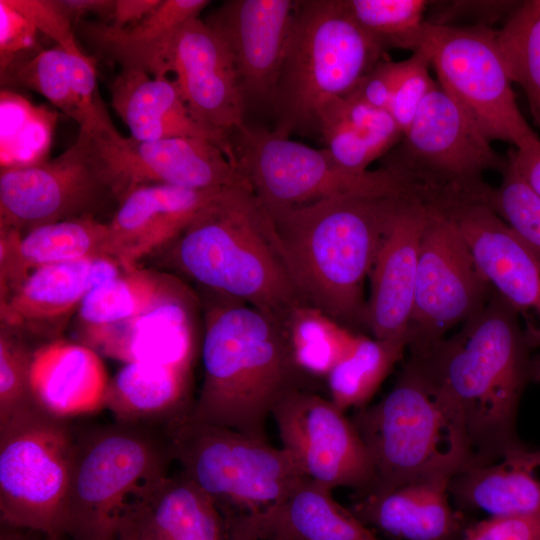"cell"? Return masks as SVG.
<instances>
[{"label":"cell","instance_id":"obj_17","mask_svg":"<svg viewBox=\"0 0 540 540\" xmlns=\"http://www.w3.org/2000/svg\"><path fill=\"white\" fill-rule=\"evenodd\" d=\"M457 224L491 287L522 316L530 348H540V258L487 202L442 208Z\"/></svg>","mask_w":540,"mask_h":540},{"label":"cell","instance_id":"obj_8","mask_svg":"<svg viewBox=\"0 0 540 540\" xmlns=\"http://www.w3.org/2000/svg\"><path fill=\"white\" fill-rule=\"evenodd\" d=\"M383 168L399 175L428 203H488L487 170L503 172L507 158L494 151L458 103L437 83L401 140L384 155Z\"/></svg>","mask_w":540,"mask_h":540},{"label":"cell","instance_id":"obj_53","mask_svg":"<svg viewBox=\"0 0 540 540\" xmlns=\"http://www.w3.org/2000/svg\"><path fill=\"white\" fill-rule=\"evenodd\" d=\"M539 351L531 357L530 362V380L540 382V348Z\"/></svg>","mask_w":540,"mask_h":540},{"label":"cell","instance_id":"obj_20","mask_svg":"<svg viewBox=\"0 0 540 540\" xmlns=\"http://www.w3.org/2000/svg\"><path fill=\"white\" fill-rule=\"evenodd\" d=\"M296 1L229 0L206 21L233 55L246 104L271 105Z\"/></svg>","mask_w":540,"mask_h":540},{"label":"cell","instance_id":"obj_37","mask_svg":"<svg viewBox=\"0 0 540 540\" xmlns=\"http://www.w3.org/2000/svg\"><path fill=\"white\" fill-rule=\"evenodd\" d=\"M497 42L511 81L523 89L540 126V0L521 2L497 31Z\"/></svg>","mask_w":540,"mask_h":540},{"label":"cell","instance_id":"obj_42","mask_svg":"<svg viewBox=\"0 0 540 540\" xmlns=\"http://www.w3.org/2000/svg\"><path fill=\"white\" fill-rule=\"evenodd\" d=\"M430 57L424 48L399 61L389 112L404 134L410 127L424 99L437 84L430 76Z\"/></svg>","mask_w":540,"mask_h":540},{"label":"cell","instance_id":"obj_7","mask_svg":"<svg viewBox=\"0 0 540 540\" xmlns=\"http://www.w3.org/2000/svg\"><path fill=\"white\" fill-rule=\"evenodd\" d=\"M174 461L164 430L115 422L76 434L66 535L117 540L127 506Z\"/></svg>","mask_w":540,"mask_h":540},{"label":"cell","instance_id":"obj_51","mask_svg":"<svg viewBox=\"0 0 540 540\" xmlns=\"http://www.w3.org/2000/svg\"><path fill=\"white\" fill-rule=\"evenodd\" d=\"M60 8L72 23H76L85 15L95 14L101 22L111 21L116 0H56Z\"/></svg>","mask_w":540,"mask_h":540},{"label":"cell","instance_id":"obj_43","mask_svg":"<svg viewBox=\"0 0 540 540\" xmlns=\"http://www.w3.org/2000/svg\"><path fill=\"white\" fill-rule=\"evenodd\" d=\"M318 131L335 162L351 173L367 172L370 163L379 158L368 141L339 114L332 103L322 110Z\"/></svg>","mask_w":540,"mask_h":540},{"label":"cell","instance_id":"obj_3","mask_svg":"<svg viewBox=\"0 0 540 540\" xmlns=\"http://www.w3.org/2000/svg\"><path fill=\"white\" fill-rule=\"evenodd\" d=\"M206 312L201 344L203 381L188 419L227 427L268 441L274 408L316 380L294 359L286 329L275 318L233 298Z\"/></svg>","mask_w":540,"mask_h":540},{"label":"cell","instance_id":"obj_41","mask_svg":"<svg viewBox=\"0 0 540 540\" xmlns=\"http://www.w3.org/2000/svg\"><path fill=\"white\" fill-rule=\"evenodd\" d=\"M502 174L501 184L492 188L488 204L540 258V198L508 159Z\"/></svg>","mask_w":540,"mask_h":540},{"label":"cell","instance_id":"obj_55","mask_svg":"<svg viewBox=\"0 0 540 540\" xmlns=\"http://www.w3.org/2000/svg\"><path fill=\"white\" fill-rule=\"evenodd\" d=\"M44 540H61V539H58V538H52V537H45V536H44Z\"/></svg>","mask_w":540,"mask_h":540},{"label":"cell","instance_id":"obj_2","mask_svg":"<svg viewBox=\"0 0 540 540\" xmlns=\"http://www.w3.org/2000/svg\"><path fill=\"white\" fill-rule=\"evenodd\" d=\"M411 192L351 194L266 211L274 247L303 301L351 328L365 324L363 286Z\"/></svg>","mask_w":540,"mask_h":540},{"label":"cell","instance_id":"obj_35","mask_svg":"<svg viewBox=\"0 0 540 540\" xmlns=\"http://www.w3.org/2000/svg\"><path fill=\"white\" fill-rule=\"evenodd\" d=\"M284 327L296 363L314 380L326 379L358 337L351 329L308 304L297 307Z\"/></svg>","mask_w":540,"mask_h":540},{"label":"cell","instance_id":"obj_26","mask_svg":"<svg viewBox=\"0 0 540 540\" xmlns=\"http://www.w3.org/2000/svg\"><path fill=\"white\" fill-rule=\"evenodd\" d=\"M111 104L131 138L158 141L198 138L221 146L235 161L229 136L201 123L184 101L174 80L121 68L109 85Z\"/></svg>","mask_w":540,"mask_h":540},{"label":"cell","instance_id":"obj_25","mask_svg":"<svg viewBox=\"0 0 540 540\" xmlns=\"http://www.w3.org/2000/svg\"><path fill=\"white\" fill-rule=\"evenodd\" d=\"M226 517L234 540H379L332 490L308 478L262 511Z\"/></svg>","mask_w":540,"mask_h":540},{"label":"cell","instance_id":"obj_52","mask_svg":"<svg viewBox=\"0 0 540 540\" xmlns=\"http://www.w3.org/2000/svg\"><path fill=\"white\" fill-rule=\"evenodd\" d=\"M33 533L35 531L2 524L0 540H35Z\"/></svg>","mask_w":540,"mask_h":540},{"label":"cell","instance_id":"obj_6","mask_svg":"<svg viewBox=\"0 0 540 540\" xmlns=\"http://www.w3.org/2000/svg\"><path fill=\"white\" fill-rule=\"evenodd\" d=\"M350 419L373 463L370 493L450 481L471 463L457 413L408 362L382 400L357 409Z\"/></svg>","mask_w":540,"mask_h":540},{"label":"cell","instance_id":"obj_36","mask_svg":"<svg viewBox=\"0 0 540 540\" xmlns=\"http://www.w3.org/2000/svg\"><path fill=\"white\" fill-rule=\"evenodd\" d=\"M1 170L25 168L46 161L55 114L25 98L1 91Z\"/></svg>","mask_w":540,"mask_h":540},{"label":"cell","instance_id":"obj_50","mask_svg":"<svg viewBox=\"0 0 540 540\" xmlns=\"http://www.w3.org/2000/svg\"><path fill=\"white\" fill-rule=\"evenodd\" d=\"M161 0H116L111 21L107 24L115 28H123L135 24L152 11Z\"/></svg>","mask_w":540,"mask_h":540},{"label":"cell","instance_id":"obj_5","mask_svg":"<svg viewBox=\"0 0 540 540\" xmlns=\"http://www.w3.org/2000/svg\"><path fill=\"white\" fill-rule=\"evenodd\" d=\"M385 49L351 15L345 0L296 1L271 106L274 131H318L322 110L350 94Z\"/></svg>","mask_w":540,"mask_h":540},{"label":"cell","instance_id":"obj_1","mask_svg":"<svg viewBox=\"0 0 540 540\" xmlns=\"http://www.w3.org/2000/svg\"><path fill=\"white\" fill-rule=\"evenodd\" d=\"M519 317L494 290L459 332L409 348L408 363L457 413L470 465L494 462L521 444L516 417L531 357Z\"/></svg>","mask_w":540,"mask_h":540},{"label":"cell","instance_id":"obj_29","mask_svg":"<svg viewBox=\"0 0 540 540\" xmlns=\"http://www.w3.org/2000/svg\"><path fill=\"white\" fill-rule=\"evenodd\" d=\"M92 257L113 258L108 222L94 215L45 224L24 234L0 229V299L38 268Z\"/></svg>","mask_w":540,"mask_h":540},{"label":"cell","instance_id":"obj_24","mask_svg":"<svg viewBox=\"0 0 540 540\" xmlns=\"http://www.w3.org/2000/svg\"><path fill=\"white\" fill-rule=\"evenodd\" d=\"M124 519L135 540H233L228 518L182 471L144 484Z\"/></svg>","mask_w":540,"mask_h":540},{"label":"cell","instance_id":"obj_56","mask_svg":"<svg viewBox=\"0 0 540 540\" xmlns=\"http://www.w3.org/2000/svg\"><path fill=\"white\" fill-rule=\"evenodd\" d=\"M234 540V539H233Z\"/></svg>","mask_w":540,"mask_h":540},{"label":"cell","instance_id":"obj_12","mask_svg":"<svg viewBox=\"0 0 540 540\" xmlns=\"http://www.w3.org/2000/svg\"><path fill=\"white\" fill-rule=\"evenodd\" d=\"M421 47L430 57L439 85L490 141L516 146L534 133L517 106L497 31L487 25L427 22Z\"/></svg>","mask_w":540,"mask_h":540},{"label":"cell","instance_id":"obj_47","mask_svg":"<svg viewBox=\"0 0 540 540\" xmlns=\"http://www.w3.org/2000/svg\"><path fill=\"white\" fill-rule=\"evenodd\" d=\"M462 540H540V510L469 524Z\"/></svg>","mask_w":540,"mask_h":540},{"label":"cell","instance_id":"obj_38","mask_svg":"<svg viewBox=\"0 0 540 540\" xmlns=\"http://www.w3.org/2000/svg\"><path fill=\"white\" fill-rule=\"evenodd\" d=\"M354 19L386 50L421 48L427 27L425 0H345Z\"/></svg>","mask_w":540,"mask_h":540},{"label":"cell","instance_id":"obj_10","mask_svg":"<svg viewBox=\"0 0 540 540\" xmlns=\"http://www.w3.org/2000/svg\"><path fill=\"white\" fill-rule=\"evenodd\" d=\"M76 433L41 409L0 427L1 523L66 535Z\"/></svg>","mask_w":540,"mask_h":540},{"label":"cell","instance_id":"obj_32","mask_svg":"<svg viewBox=\"0 0 540 540\" xmlns=\"http://www.w3.org/2000/svg\"><path fill=\"white\" fill-rule=\"evenodd\" d=\"M209 4L208 0H161L147 17L130 26L115 28L96 22L83 23L81 29L99 53L121 68L167 77L178 32Z\"/></svg>","mask_w":540,"mask_h":540},{"label":"cell","instance_id":"obj_49","mask_svg":"<svg viewBox=\"0 0 540 540\" xmlns=\"http://www.w3.org/2000/svg\"><path fill=\"white\" fill-rule=\"evenodd\" d=\"M508 161L540 198V138L532 133L508 152Z\"/></svg>","mask_w":540,"mask_h":540},{"label":"cell","instance_id":"obj_33","mask_svg":"<svg viewBox=\"0 0 540 540\" xmlns=\"http://www.w3.org/2000/svg\"><path fill=\"white\" fill-rule=\"evenodd\" d=\"M177 278L135 267L91 289L77 317L79 333L128 320L167 294Z\"/></svg>","mask_w":540,"mask_h":540},{"label":"cell","instance_id":"obj_31","mask_svg":"<svg viewBox=\"0 0 540 540\" xmlns=\"http://www.w3.org/2000/svg\"><path fill=\"white\" fill-rule=\"evenodd\" d=\"M192 368L125 363L110 379L105 408L115 422L162 429L191 413Z\"/></svg>","mask_w":540,"mask_h":540},{"label":"cell","instance_id":"obj_28","mask_svg":"<svg viewBox=\"0 0 540 540\" xmlns=\"http://www.w3.org/2000/svg\"><path fill=\"white\" fill-rule=\"evenodd\" d=\"M447 480L355 496L350 508L367 527L400 540H462L468 523L450 502Z\"/></svg>","mask_w":540,"mask_h":540},{"label":"cell","instance_id":"obj_15","mask_svg":"<svg viewBox=\"0 0 540 540\" xmlns=\"http://www.w3.org/2000/svg\"><path fill=\"white\" fill-rule=\"evenodd\" d=\"M316 390H298L274 408L282 447L304 475L330 489L350 488L356 496L370 493L375 471L368 450L351 419Z\"/></svg>","mask_w":540,"mask_h":540},{"label":"cell","instance_id":"obj_4","mask_svg":"<svg viewBox=\"0 0 540 540\" xmlns=\"http://www.w3.org/2000/svg\"><path fill=\"white\" fill-rule=\"evenodd\" d=\"M170 245L171 262L188 278L283 325L306 304L274 247L266 211L247 186L219 191Z\"/></svg>","mask_w":540,"mask_h":540},{"label":"cell","instance_id":"obj_39","mask_svg":"<svg viewBox=\"0 0 540 540\" xmlns=\"http://www.w3.org/2000/svg\"><path fill=\"white\" fill-rule=\"evenodd\" d=\"M1 80L2 83L17 84L41 94L80 123L70 54L62 47L56 45L12 64L1 72Z\"/></svg>","mask_w":540,"mask_h":540},{"label":"cell","instance_id":"obj_44","mask_svg":"<svg viewBox=\"0 0 540 540\" xmlns=\"http://www.w3.org/2000/svg\"><path fill=\"white\" fill-rule=\"evenodd\" d=\"M339 114L370 144L378 157L384 156L403 134L389 111L368 105L352 96L331 102Z\"/></svg>","mask_w":540,"mask_h":540},{"label":"cell","instance_id":"obj_23","mask_svg":"<svg viewBox=\"0 0 540 540\" xmlns=\"http://www.w3.org/2000/svg\"><path fill=\"white\" fill-rule=\"evenodd\" d=\"M222 189L149 184L131 190L108 222L113 258L125 271L138 267L140 259L170 245Z\"/></svg>","mask_w":540,"mask_h":540},{"label":"cell","instance_id":"obj_19","mask_svg":"<svg viewBox=\"0 0 540 540\" xmlns=\"http://www.w3.org/2000/svg\"><path fill=\"white\" fill-rule=\"evenodd\" d=\"M198 300L178 279L159 301L136 316L79 333L81 343L124 363L193 368L197 353Z\"/></svg>","mask_w":540,"mask_h":540},{"label":"cell","instance_id":"obj_16","mask_svg":"<svg viewBox=\"0 0 540 540\" xmlns=\"http://www.w3.org/2000/svg\"><path fill=\"white\" fill-rule=\"evenodd\" d=\"M109 189L88 133L39 165L1 170L0 229L24 234L74 217L94 215Z\"/></svg>","mask_w":540,"mask_h":540},{"label":"cell","instance_id":"obj_30","mask_svg":"<svg viewBox=\"0 0 540 540\" xmlns=\"http://www.w3.org/2000/svg\"><path fill=\"white\" fill-rule=\"evenodd\" d=\"M460 510L508 516L540 510V448L522 443L488 464L469 465L449 481Z\"/></svg>","mask_w":540,"mask_h":540},{"label":"cell","instance_id":"obj_40","mask_svg":"<svg viewBox=\"0 0 540 540\" xmlns=\"http://www.w3.org/2000/svg\"><path fill=\"white\" fill-rule=\"evenodd\" d=\"M33 351L24 338L0 331V427L40 409L30 386Z\"/></svg>","mask_w":540,"mask_h":540},{"label":"cell","instance_id":"obj_13","mask_svg":"<svg viewBox=\"0 0 540 540\" xmlns=\"http://www.w3.org/2000/svg\"><path fill=\"white\" fill-rule=\"evenodd\" d=\"M494 289L457 224L429 203L421 238L408 347L430 344L476 315Z\"/></svg>","mask_w":540,"mask_h":540},{"label":"cell","instance_id":"obj_11","mask_svg":"<svg viewBox=\"0 0 540 540\" xmlns=\"http://www.w3.org/2000/svg\"><path fill=\"white\" fill-rule=\"evenodd\" d=\"M229 138L240 173L266 211L343 195L413 192L406 180L386 168L351 173L326 148L315 149L274 130L245 124Z\"/></svg>","mask_w":540,"mask_h":540},{"label":"cell","instance_id":"obj_18","mask_svg":"<svg viewBox=\"0 0 540 540\" xmlns=\"http://www.w3.org/2000/svg\"><path fill=\"white\" fill-rule=\"evenodd\" d=\"M193 115L230 136L245 125V97L233 55L221 34L200 18L183 25L174 41L169 73Z\"/></svg>","mask_w":540,"mask_h":540},{"label":"cell","instance_id":"obj_14","mask_svg":"<svg viewBox=\"0 0 540 540\" xmlns=\"http://www.w3.org/2000/svg\"><path fill=\"white\" fill-rule=\"evenodd\" d=\"M88 134L102 175L119 201L131 190L149 184L192 189L249 187L228 153L209 140L138 141L117 129Z\"/></svg>","mask_w":540,"mask_h":540},{"label":"cell","instance_id":"obj_48","mask_svg":"<svg viewBox=\"0 0 540 540\" xmlns=\"http://www.w3.org/2000/svg\"><path fill=\"white\" fill-rule=\"evenodd\" d=\"M398 70L399 62L381 60L361 78L348 95L373 107L389 111Z\"/></svg>","mask_w":540,"mask_h":540},{"label":"cell","instance_id":"obj_22","mask_svg":"<svg viewBox=\"0 0 540 540\" xmlns=\"http://www.w3.org/2000/svg\"><path fill=\"white\" fill-rule=\"evenodd\" d=\"M429 203L406 197L396 211L370 272L365 325L374 338L405 341L411 320L421 238Z\"/></svg>","mask_w":540,"mask_h":540},{"label":"cell","instance_id":"obj_45","mask_svg":"<svg viewBox=\"0 0 540 540\" xmlns=\"http://www.w3.org/2000/svg\"><path fill=\"white\" fill-rule=\"evenodd\" d=\"M6 2L66 52L82 53L75 40L72 22L56 0H6Z\"/></svg>","mask_w":540,"mask_h":540},{"label":"cell","instance_id":"obj_21","mask_svg":"<svg viewBox=\"0 0 540 540\" xmlns=\"http://www.w3.org/2000/svg\"><path fill=\"white\" fill-rule=\"evenodd\" d=\"M123 271L111 257L38 268L0 299L1 328L22 338H60L88 292Z\"/></svg>","mask_w":540,"mask_h":540},{"label":"cell","instance_id":"obj_27","mask_svg":"<svg viewBox=\"0 0 540 540\" xmlns=\"http://www.w3.org/2000/svg\"><path fill=\"white\" fill-rule=\"evenodd\" d=\"M30 386L37 406L63 420L105 408L109 377L100 354L57 338L33 350Z\"/></svg>","mask_w":540,"mask_h":540},{"label":"cell","instance_id":"obj_9","mask_svg":"<svg viewBox=\"0 0 540 540\" xmlns=\"http://www.w3.org/2000/svg\"><path fill=\"white\" fill-rule=\"evenodd\" d=\"M174 461L225 516L262 511L307 479L283 447L187 417L163 429Z\"/></svg>","mask_w":540,"mask_h":540},{"label":"cell","instance_id":"obj_34","mask_svg":"<svg viewBox=\"0 0 540 540\" xmlns=\"http://www.w3.org/2000/svg\"><path fill=\"white\" fill-rule=\"evenodd\" d=\"M406 348L405 341L358 335L350 352L326 377L329 399L343 412L366 406Z\"/></svg>","mask_w":540,"mask_h":540},{"label":"cell","instance_id":"obj_54","mask_svg":"<svg viewBox=\"0 0 540 540\" xmlns=\"http://www.w3.org/2000/svg\"><path fill=\"white\" fill-rule=\"evenodd\" d=\"M117 540H135L133 531L127 521L123 518Z\"/></svg>","mask_w":540,"mask_h":540},{"label":"cell","instance_id":"obj_46","mask_svg":"<svg viewBox=\"0 0 540 540\" xmlns=\"http://www.w3.org/2000/svg\"><path fill=\"white\" fill-rule=\"evenodd\" d=\"M35 26L6 0H0V67L5 71L12 64L33 56L36 48Z\"/></svg>","mask_w":540,"mask_h":540}]
</instances>
